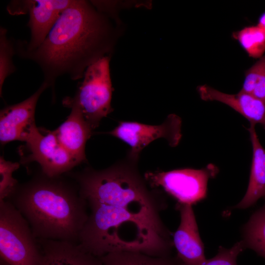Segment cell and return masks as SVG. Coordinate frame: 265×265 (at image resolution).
Returning a JSON list of instances; mask_svg holds the SVG:
<instances>
[{
  "label": "cell",
  "instance_id": "cell-1",
  "mask_svg": "<svg viewBox=\"0 0 265 265\" xmlns=\"http://www.w3.org/2000/svg\"><path fill=\"white\" fill-rule=\"evenodd\" d=\"M136 163L128 159L104 169L68 173L88 210L79 243L96 256L116 251L171 256V233L160 215L165 199L159 189L148 187Z\"/></svg>",
  "mask_w": 265,
  "mask_h": 265
},
{
  "label": "cell",
  "instance_id": "cell-2",
  "mask_svg": "<svg viewBox=\"0 0 265 265\" xmlns=\"http://www.w3.org/2000/svg\"><path fill=\"white\" fill-rule=\"evenodd\" d=\"M113 19L96 1L73 0L38 47L16 53L37 64L52 87L60 77L82 79L90 65L110 56L117 35Z\"/></svg>",
  "mask_w": 265,
  "mask_h": 265
},
{
  "label": "cell",
  "instance_id": "cell-3",
  "mask_svg": "<svg viewBox=\"0 0 265 265\" xmlns=\"http://www.w3.org/2000/svg\"><path fill=\"white\" fill-rule=\"evenodd\" d=\"M6 200L24 216L37 238L79 243L88 210L78 184L67 174L50 177L41 171L19 184Z\"/></svg>",
  "mask_w": 265,
  "mask_h": 265
},
{
  "label": "cell",
  "instance_id": "cell-4",
  "mask_svg": "<svg viewBox=\"0 0 265 265\" xmlns=\"http://www.w3.org/2000/svg\"><path fill=\"white\" fill-rule=\"evenodd\" d=\"M0 256L7 265H40L42 257L29 223L6 200L0 201Z\"/></svg>",
  "mask_w": 265,
  "mask_h": 265
},
{
  "label": "cell",
  "instance_id": "cell-5",
  "mask_svg": "<svg viewBox=\"0 0 265 265\" xmlns=\"http://www.w3.org/2000/svg\"><path fill=\"white\" fill-rule=\"evenodd\" d=\"M109 62L110 56H106L90 65L85 71L75 95L65 97L62 101L65 107L77 106L92 130L113 110Z\"/></svg>",
  "mask_w": 265,
  "mask_h": 265
},
{
  "label": "cell",
  "instance_id": "cell-6",
  "mask_svg": "<svg viewBox=\"0 0 265 265\" xmlns=\"http://www.w3.org/2000/svg\"><path fill=\"white\" fill-rule=\"evenodd\" d=\"M218 172L209 164L200 169L184 168L169 171L147 172L144 179L153 188H161L178 203L192 205L207 196L208 183Z\"/></svg>",
  "mask_w": 265,
  "mask_h": 265
},
{
  "label": "cell",
  "instance_id": "cell-7",
  "mask_svg": "<svg viewBox=\"0 0 265 265\" xmlns=\"http://www.w3.org/2000/svg\"><path fill=\"white\" fill-rule=\"evenodd\" d=\"M21 163L37 162L41 172L50 177L66 174L79 165L58 141L54 131L38 128L36 125L27 132L23 140Z\"/></svg>",
  "mask_w": 265,
  "mask_h": 265
},
{
  "label": "cell",
  "instance_id": "cell-8",
  "mask_svg": "<svg viewBox=\"0 0 265 265\" xmlns=\"http://www.w3.org/2000/svg\"><path fill=\"white\" fill-rule=\"evenodd\" d=\"M182 120L175 114L169 115L163 123L150 125L136 122L121 121L107 133L129 145L128 159L137 162L141 151L152 141L164 138L171 147L176 146L182 137Z\"/></svg>",
  "mask_w": 265,
  "mask_h": 265
},
{
  "label": "cell",
  "instance_id": "cell-9",
  "mask_svg": "<svg viewBox=\"0 0 265 265\" xmlns=\"http://www.w3.org/2000/svg\"><path fill=\"white\" fill-rule=\"evenodd\" d=\"M73 0H21V14H29L27 26L30 29L28 41H18L15 49L31 51L44 41L49 31L60 15Z\"/></svg>",
  "mask_w": 265,
  "mask_h": 265
},
{
  "label": "cell",
  "instance_id": "cell-10",
  "mask_svg": "<svg viewBox=\"0 0 265 265\" xmlns=\"http://www.w3.org/2000/svg\"><path fill=\"white\" fill-rule=\"evenodd\" d=\"M50 87L45 81L31 96L24 101L7 106L0 112V141L1 145L19 140L23 141L28 131L35 125V111L38 100Z\"/></svg>",
  "mask_w": 265,
  "mask_h": 265
},
{
  "label": "cell",
  "instance_id": "cell-11",
  "mask_svg": "<svg viewBox=\"0 0 265 265\" xmlns=\"http://www.w3.org/2000/svg\"><path fill=\"white\" fill-rule=\"evenodd\" d=\"M176 208L181 219L172 239L177 258L186 265H198L206 258L192 205L177 203Z\"/></svg>",
  "mask_w": 265,
  "mask_h": 265
},
{
  "label": "cell",
  "instance_id": "cell-12",
  "mask_svg": "<svg viewBox=\"0 0 265 265\" xmlns=\"http://www.w3.org/2000/svg\"><path fill=\"white\" fill-rule=\"evenodd\" d=\"M197 90L202 100L225 104L242 115L250 124H260L265 128V102L241 90L235 94H227L207 84L198 86Z\"/></svg>",
  "mask_w": 265,
  "mask_h": 265
},
{
  "label": "cell",
  "instance_id": "cell-13",
  "mask_svg": "<svg viewBox=\"0 0 265 265\" xmlns=\"http://www.w3.org/2000/svg\"><path fill=\"white\" fill-rule=\"evenodd\" d=\"M42 257L40 265H103L100 257L79 243L37 238Z\"/></svg>",
  "mask_w": 265,
  "mask_h": 265
},
{
  "label": "cell",
  "instance_id": "cell-14",
  "mask_svg": "<svg viewBox=\"0 0 265 265\" xmlns=\"http://www.w3.org/2000/svg\"><path fill=\"white\" fill-rule=\"evenodd\" d=\"M68 107L71 109L70 114L53 131L60 144L80 164L86 160L85 145L93 130L77 106Z\"/></svg>",
  "mask_w": 265,
  "mask_h": 265
},
{
  "label": "cell",
  "instance_id": "cell-15",
  "mask_svg": "<svg viewBox=\"0 0 265 265\" xmlns=\"http://www.w3.org/2000/svg\"><path fill=\"white\" fill-rule=\"evenodd\" d=\"M253 149L249 182L242 199L235 207L244 209L253 205L260 198L265 197V149L261 145L255 130L250 124L247 129Z\"/></svg>",
  "mask_w": 265,
  "mask_h": 265
},
{
  "label": "cell",
  "instance_id": "cell-16",
  "mask_svg": "<svg viewBox=\"0 0 265 265\" xmlns=\"http://www.w3.org/2000/svg\"><path fill=\"white\" fill-rule=\"evenodd\" d=\"M103 265H177L179 261L170 256L155 257L133 251H116L100 257Z\"/></svg>",
  "mask_w": 265,
  "mask_h": 265
},
{
  "label": "cell",
  "instance_id": "cell-17",
  "mask_svg": "<svg viewBox=\"0 0 265 265\" xmlns=\"http://www.w3.org/2000/svg\"><path fill=\"white\" fill-rule=\"evenodd\" d=\"M245 248H249L265 259V204L250 217L243 228Z\"/></svg>",
  "mask_w": 265,
  "mask_h": 265
},
{
  "label": "cell",
  "instance_id": "cell-18",
  "mask_svg": "<svg viewBox=\"0 0 265 265\" xmlns=\"http://www.w3.org/2000/svg\"><path fill=\"white\" fill-rule=\"evenodd\" d=\"M232 37L238 41L248 56L260 58L265 52V33L257 25L247 26L234 31Z\"/></svg>",
  "mask_w": 265,
  "mask_h": 265
},
{
  "label": "cell",
  "instance_id": "cell-19",
  "mask_svg": "<svg viewBox=\"0 0 265 265\" xmlns=\"http://www.w3.org/2000/svg\"><path fill=\"white\" fill-rule=\"evenodd\" d=\"M244 73L240 90L265 102V54Z\"/></svg>",
  "mask_w": 265,
  "mask_h": 265
},
{
  "label": "cell",
  "instance_id": "cell-20",
  "mask_svg": "<svg viewBox=\"0 0 265 265\" xmlns=\"http://www.w3.org/2000/svg\"><path fill=\"white\" fill-rule=\"evenodd\" d=\"M16 54L14 41L7 35V29L0 26V95L5 79L16 70L12 58Z\"/></svg>",
  "mask_w": 265,
  "mask_h": 265
},
{
  "label": "cell",
  "instance_id": "cell-21",
  "mask_svg": "<svg viewBox=\"0 0 265 265\" xmlns=\"http://www.w3.org/2000/svg\"><path fill=\"white\" fill-rule=\"evenodd\" d=\"M20 163L0 158V201L6 200L15 191L19 185L17 180L13 177V172L19 168Z\"/></svg>",
  "mask_w": 265,
  "mask_h": 265
},
{
  "label": "cell",
  "instance_id": "cell-22",
  "mask_svg": "<svg viewBox=\"0 0 265 265\" xmlns=\"http://www.w3.org/2000/svg\"><path fill=\"white\" fill-rule=\"evenodd\" d=\"M245 248L243 240L237 242L230 248L220 246L215 256L198 265H238V257ZM177 265H186L179 261Z\"/></svg>",
  "mask_w": 265,
  "mask_h": 265
},
{
  "label": "cell",
  "instance_id": "cell-23",
  "mask_svg": "<svg viewBox=\"0 0 265 265\" xmlns=\"http://www.w3.org/2000/svg\"><path fill=\"white\" fill-rule=\"evenodd\" d=\"M257 26L265 33V12L263 13L259 17Z\"/></svg>",
  "mask_w": 265,
  "mask_h": 265
},
{
  "label": "cell",
  "instance_id": "cell-24",
  "mask_svg": "<svg viewBox=\"0 0 265 265\" xmlns=\"http://www.w3.org/2000/svg\"><path fill=\"white\" fill-rule=\"evenodd\" d=\"M0 265H5V264L0 262Z\"/></svg>",
  "mask_w": 265,
  "mask_h": 265
}]
</instances>
